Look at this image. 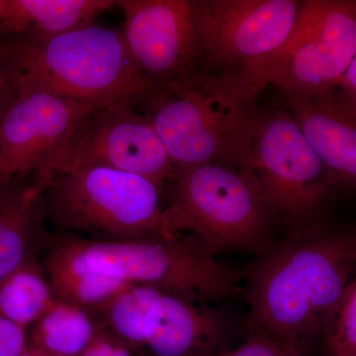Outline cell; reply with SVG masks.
<instances>
[{"label": "cell", "mask_w": 356, "mask_h": 356, "mask_svg": "<svg viewBox=\"0 0 356 356\" xmlns=\"http://www.w3.org/2000/svg\"><path fill=\"white\" fill-rule=\"evenodd\" d=\"M356 266V231L318 222L285 234L243 273L248 334L309 355Z\"/></svg>", "instance_id": "obj_1"}, {"label": "cell", "mask_w": 356, "mask_h": 356, "mask_svg": "<svg viewBox=\"0 0 356 356\" xmlns=\"http://www.w3.org/2000/svg\"><path fill=\"white\" fill-rule=\"evenodd\" d=\"M0 62L13 86L92 108L126 102L140 110L156 88L134 62L122 30L93 23L47 38L0 41Z\"/></svg>", "instance_id": "obj_2"}, {"label": "cell", "mask_w": 356, "mask_h": 356, "mask_svg": "<svg viewBox=\"0 0 356 356\" xmlns=\"http://www.w3.org/2000/svg\"><path fill=\"white\" fill-rule=\"evenodd\" d=\"M235 74L198 70L158 86L140 110L165 145L175 168H242L259 110Z\"/></svg>", "instance_id": "obj_3"}, {"label": "cell", "mask_w": 356, "mask_h": 356, "mask_svg": "<svg viewBox=\"0 0 356 356\" xmlns=\"http://www.w3.org/2000/svg\"><path fill=\"white\" fill-rule=\"evenodd\" d=\"M161 234L187 235L212 257L245 252L254 257L273 245L276 226L255 175L245 168H175L163 188Z\"/></svg>", "instance_id": "obj_4"}, {"label": "cell", "mask_w": 356, "mask_h": 356, "mask_svg": "<svg viewBox=\"0 0 356 356\" xmlns=\"http://www.w3.org/2000/svg\"><path fill=\"white\" fill-rule=\"evenodd\" d=\"M58 235L89 270L128 284L147 285L197 303L236 298L243 293L242 271L216 261L191 236L98 242Z\"/></svg>", "instance_id": "obj_5"}, {"label": "cell", "mask_w": 356, "mask_h": 356, "mask_svg": "<svg viewBox=\"0 0 356 356\" xmlns=\"http://www.w3.org/2000/svg\"><path fill=\"white\" fill-rule=\"evenodd\" d=\"M43 196L47 219L58 234L98 242L161 235L163 192L140 175L84 166L54 177Z\"/></svg>", "instance_id": "obj_6"}, {"label": "cell", "mask_w": 356, "mask_h": 356, "mask_svg": "<svg viewBox=\"0 0 356 356\" xmlns=\"http://www.w3.org/2000/svg\"><path fill=\"white\" fill-rule=\"evenodd\" d=\"M355 51V0H305L286 41L232 74L255 96L267 86L283 95H314L336 86Z\"/></svg>", "instance_id": "obj_7"}, {"label": "cell", "mask_w": 356, "mask_h": 356, "mask_svg": "<svg viewBox=\"0 0 356 356\" xmlns=\"http://www.w3.org/2000/svg\"><path fill=\"white\" fill-rule=\"evenodd\" d=\"M242 168L257 178L276 224L286 234L321 222L334 189L286 109L259 111Z\"/></svg>", "instance_id": "obj_8"}, {"label": "cell", "mask_w": 356, "mask_h": 356, "mask_svg": "<svg viewBox=\"0 0 356 356\" xmlns=\"http://www.w3.org/2000/svg\"><path fill=\"white\" fill-rule=\"evenodd\" d=\"M13 88L0 120V177H33L44 188L65 172L74 128L95 108L33 86Z\"/></svg>", "instance_id": "obj_9"}, {"label": "cell", "mask_w": 356, "mask_h": 356, "mask_svg": "<svg viewBox=\"0 0 356 356\" xmlns=\"http://www.w3.org/2000/svg\"><path fill=\"white\" fill-rule=\"evenodd\" d=\"M199 70L236 74L277 50L291 34L298 0H192Z\"/></svg>", "instance_id": "obj_10"}, {"label": "cell", "mask_w": 356, "mask_h": 356, "mask_svg": "<svg viewBox=\"0 0 356 356\" xmlns=\"http://www.w3.org/2000/svg\"><path fill=\"white\" fill-rule=\"evenodd\" d=\"M84 166L140 175L163 192L175 170L147 117L126 102L90 110L76 124L65 172Z\"/></svg>", "instance_id": "obj_11"}, {"label": "cell", "mask_w": 356, "mask_h": 356, "mask_svg": "<svg viewBox=\"0 0 356 356\" xmlns=\"http://www.w3.org/2000/svg\"><path fill=\"white\" fill-rule=\"evenodd\" d=\"M117 6L131 57L149 83L165 86L198 72L192 0H118Z\"/></svg>", "instance_id": "obj_12"}, {"label": "cell", "mask_w": 356, "mask_h": 356, "mask_svg": "<svg viewBox=\"0 0 356 356\" xmlns=\"http://www.w3.org/2000/svg\"><path fill=\"white\" fill-rule=\"evenodd\" d=\"M234 332L229 314L161 292L147 317L140 356H224Z\"/></svg>", "instance_id": "obj_13"}, {"label": "cell", "mask_w": 356, "mask_h": 356, "mask_svg": "<svg viewBox=\"0 0 356 356\" xmlns=\"http://www.w3.org/2000/svg\"><path fill=\"white\" fill-rule=\"evenodd\" d=\"M283 96L284 108L322 161L332 189H356V115L332 89Z\"/></svg>", "instance_id": "obj_14"}, {"label": "cell", "mask_w": 356, "mask_h": 356, "mask_svg": "<svg viewBox=\"0 0 356 356\" xmlns=\"http://www.w3.org/2000/svg\"><path fill=\"white\" fill-rule=\"evenodd\" d=\"M43 191L33 177H0V281L50 245Z\"/></svg>", "instance_id": "obj_15"}, {"label": "cell", "mask_w": 356, "mask_h": 356, "mask_svg": "<svg viewBox=\"0 0 356 356\" xmlns=\"http://www.w3.org/2000/svg\"><path fill=\"white\" fill-rule=\"evenodd\" d=\"M116 6L114 0H0V41L72 31Z\"/></svg>", "instance_id": "obj_16"}, {"label": "cell", "mask_w": 356, "mask_h": 356, "mask_svg": "<svg viewBox=\"0 0 356 356\" xmlns=\"http://www.w3.org/2000/svg\"><path fill=\"white\" fill-rule=\"evenodd\" d=\"M40 261L56 299L95 313L132 285L89 270L70 252L58 234H54Z\"/></svg>", "instance_id": "obj_17"}, {"label": "cell", "mask_w": 356, "mask_h": 356, "mask_svg": "<svg viewBox=\"0 0 356 356\" xmlns=\"http://www.w3.org/2000/svg\"><path fill=\"white\" fill-rule=\"evenodd\" d=\"M103 329L95 313L56 300L53 307L28 330L30 346L49 356H83Z\"/></svg>", "instance_id": "obj_18"}, {"label": "cell", "mask_w": 356, "mask_h": 356, "mask_svg": "<svg viewBox=\"0 0 356 356\" xmlns=\"http://www.w3.org/2000/svg\"><path fill=\"white\" fill-rule=\"evenodd\" d=\"M41 261H33L0 281V316L29 330L56 302Z\"/></svg>", "instance_id": "obj_19"}, {"label": "cell", "mask_w": 356, "mask_h": 356, "mask_svg": "<svg viewBox=\"0 0 356 356\" xmlns=\"http://www.w3.org/2000/svg\"><path fill=\"white\" fill-rule=\"evenodd\" d=\"M161 291L147 285L132 284L95 313L103 327L140 355L145 346V325Z\"/></svg>", "instance_id": "obj_20"}, {"label": "cell", "mask_w": 356, "mask_h": 356, "mask_svg": "<svg viewBox=\"0 0 356 356\" xmlns=\"http://www.w3.org/2000/svg\"><path fill=\"white\" fill-rule=\"evenodd\" d=\"M321 343L324 356H356V276L332 310Z\"/></svg>", "instance_id": "obj_21"}, {"label": "cell", "mask_w": 356, "mask_h": 356, "mask_svg": "<svg viewBox=\"0 0 356 356\" xmlns=\"http://www.w3.org/2000/svg\"><path fill=\"white\" fill-rule=\"evenodd\" d=\"M290 346L264 336L248 334L245 343L232 348L224 356H288Z\"/></svg>", "instance_id": "obj_22"}, {"label": "cell", "mask_w": 356, "mask_h": 356, "mask_svg": "<svg viewBox=\"0 0 356 356\" xmlns=\"http://www.w3.org/2000/svg\"><path fill=\"white\" fill-rule=\"evenodd\" d=\"M29 348L28 330L0 316V356H20Z\"/></svg>", "instance_id": "obj_23"}, {"label": "cell", "mask_w": 356, "mask_h": 356, "mask_svg": "<svg viewBox=\"0 0 356 356\" xmlns=\"http://www.w3.org/2000/svg\"><path fill=\"white\" fill-rule=\"evenodd\" d=\"M83 356H134V353L103 327Z\"/></svg>", "instance_id": "obj_24"}, {"label": "cell", "mask_w": 356, "mask_h": 356, "mask_svg": "<svg viewBox=\"0 0 356 356\" xmlns=\"http://www.w3.org/2000/svg\"><path fill=\"white\" fill-rule=\"evenodd\" d=\"M332 90L341 104L356 115V51L346 74Z\"/></svg>", "instance_id": "obj_25"}, {"label": "cell", "mask_w": 356, "mask_h": 356, "mask_svg": "<svg viewBox=\"0 0 356 356\" xmlns=\"http://www.w3.org/2000/svg\"><path fill=\"white\" fill-rule=\"evenodd\" d=\"M14 95V88L8 74L0 62V120L6 111L7 105Z\"/></svg>", "instance_id": "obj_26"}, {"label": "cell", "mask_w": 356, "mask_h": 356, "mask_svg": "<svg viewBox=\"0 0 356 356\" xmlns=\"http://www.w3.org/2000/svg\"><path fill=\"white\" fill-rule=\"evenodd\" d=\"M20 356H48L46 355V353H44L43 351L37 350V348H32V346H30L29 350L26 351L24 355H20Z\"/></svg>", "instance_id": "obj_27"}, {"label": "cell", "mask_w": 356, "mask_h": 356, "mask_svg": "<svg viewBox=\"0 0 356 356\" xmlns=\"http://www.w3.org/2000/svg\"><path fill=\"white\" fill-rule=\"evenodd\" d=\"M288 356H309V355H306V353H302L301 350H297V348H292V346H290L289 353H288Z\"/></svg>", "instance_id": "obj_28"}, {"label": "cell", "mask_w": 356, "mask_h": 356, "mask_svg": "<svg viewBox=\"0 0 356 356\" xmlns=\"http://www.w3.org/2000/svg\"><path fill=\"white\" fill-rule=\"evenodd\" d=\"M49 356V355H48Z\"/></svg>", "instance_id": "obj_29"}]
</instances>
